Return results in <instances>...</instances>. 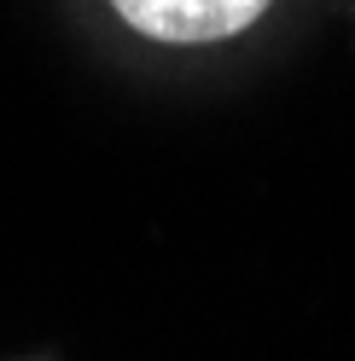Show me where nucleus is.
<instances>
[{
	"label": "nucleus",
	"mask_w": 355,
	"mask_h": 361,
	"mask_svg": "<svg viewBox=\"0 0 355 361\" xmlns=\"http://www.w3.org/2000/svg\"><path fill=\"white\" fill-rule=\"evenodd\" d=\"M111 6L151 41L198 47V41H228L239 30H251L268 12V0H111Z\"/></svg>",
	"instance_id": "obj_1"
}]
</instances>
